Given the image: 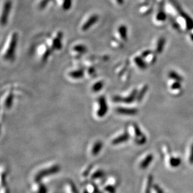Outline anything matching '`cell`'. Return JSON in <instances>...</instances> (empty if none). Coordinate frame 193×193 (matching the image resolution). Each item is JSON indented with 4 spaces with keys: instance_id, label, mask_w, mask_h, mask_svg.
I'll return each instance as SVG.
<instances>
[{
    "instance_id": "7402d4cb",
    "label": "cell",
    "mask_w": 193,
    "mask_h": 193,
    "mask_svg": "<svg viewBox=\"0 0 193 193\" xmlns=\"http://www.w3.org/2000/svg\"><path fill=\"white\" fill-rule=\"evenodd\" d=\"M104 176V172L102 169H98L92 174L91 177L92 179H98L103 177Z\"/></svg>"
},
{
    "instance_id": "cb8c5ba5",
    "label": "cell",
    "mask_w": 193,
    "mask_h": 193,
    "mask_svg": "<svg viewBox=\"0 0 193 193\" xmlns=\"http://www.w3.org/2000/svg\"><path fill=\"white\" fill-rule=\"evenodd\" d=\"M48 192V189L46 186L43 184V183H39L38 186V189L37 193H47Z\"/></svg>"
},
{
    "instance_id": "ba28073f",
    "label": "cell",
    "mask_w": 193,
    "mask_h": 193,
    "mask_svg": "<svg viewBox=\"0 0 193 193\" xmlns=\"http://www.w3.org/2000/svg\"><path fill=\"white\" fill-rule=\"evenodd\" d=\"M99 16L97 15H93L90 16L88 20L83 23L81 27V30L82 31L85 32L89 30L93 25H94L98 21Z\"/></svg>"
},
{
    "instance_id": "484cf974",
    "label": "cell",
    "mask_w": 193,
    "mask_h": 193,
    "mask_svg": "<svg viewBox=\"0 0 193 193\" xmlns=\"http://www.w3.org/2000/svg\"><path fill=\"white\" fill-rule=\"evenodd\" d=\"M104 190L108 193H116V187L112 185H108L104 187Z\"/></svg>"
},
{
    "instance_id": "d4e9b609",
    "label": "cell",
    "mask_w": 193,
    "mask_h": 193,
    "mask_svg": "<svg viewBox=\"0 0 193 193\" xmlns=\"http://www.w3.org/2000/svg\"><path fill=\"white\" fill-rule=\"evenodd\" d=\"M51 1V0H41L39 3V8L41 10L44 9Z\"/></svg>"
},
{
    "instance_id": "5b68a950",
    "label": "cell",
    "mask_w": 193,
    "mask_h": 193,
    "mask_svg": "<svg viewBox=\"0 0 193 193\" xmlns=\"http://www.w3.org/2000/svg\"><path fill=\"white\" fill-rule=\"evenodd\" d=\"M137 96V91L134 90L130 94H129L126 97H121L119 96H115L113 97V100L116 103H131L135 99L136 96Z\"/></svg>"
},
{
    "instance_id": "4fadbf2b",
    "label": "cell",
    "mask_w": 193,
    "mask_h": 193,
    "mask_svg": "<svg viewBox=\"0 0 193 193\" xmlns=\"http://www.w3.org/2000/svg\"><path fill=\"white\" fill-rule=\"evenodd\" d=\"M41 49H42L40 51V53L41 54L42 60L46 61L49 55H51L52 49L48 46H43V48Z\"/></svg>"
},
{
    "instance_id": "ffe728a7",
    "label": "cell",
    "mask_w": 193,
    "mask_h": 193,
    "mask_svg": "<svg viewBox=\"0 0 193 193\" xmlns=\"http://www.w3.org/2000/svg\"><path fill=\"white\" fill-rule=\"evenodd\" d=\"M169 163L172 167H177L181 164V159L178 158L171 157L169 159Z\"/></svg>"
},
{
    "instance_id": "7c38bea8",
    "label": "cell",
    "mask_w": 193,
    "mask_h": 193,
    "mask_svg": "<svg viewBox=\"0 0 193 193\" xmlns=\"http://www.w3.org/2000/svg\"><path fill=\"white\" fill-rule=\"evenodd\" d=\"M103 145L101 141H96L92 147V149H91L92 155L94 156L98 155L99 153L101 152L103 148Z\"/></svg>"
},
{
    "instance_id": "8992f818",
    "label": "cell",
    "mask_w": 193,
    "mask_h": 193,
    "mask_svg": "<svg viewBox=\"0 0 193 193\" xmlns=\"http://www.w3.org/2000/svg\"><path fill=\"white\" fill-rule=\"evenodd\" d=\"M99 109L97 111V115L99 117H104L108 111V106L106 98L103 96H100L98 99Z\"/></svg>"
},
{
    "instance_id": "f1b7e54d",
    "label": "cell",
    "mask_w": 193,
    "mask_h": 193,
    "mask_svg": "<svg viewBox=\"0 0 193 193\" xmlns=\"http://www.w3.org/2000/svg\"><path fill=\"white\" fill-rule=\"evenodd\" d=\"M153 189L154 190V191H156V193H163L162 189L158 185H154L153 186Z\"/></svg>"
},
{
    "instance_id": "ac0fdd59",
    "label": "cell",
    "mask_w": 193,
    "mask_h": 193,
    "mask_svg": "<svg viewBox=\"0 0 193 193\" xmlns=\"http://www.w3.org/2000/svg\"><path fill=\"white\" fill-rule=\"evenodd\" d=\"M104 87V83L102 81H98L96 82L91 87V90L93 92L97 93L100 91Z\"/></svg>"
},
{
    "instance_id": "9c48e42d",
    "label": "cell",
    "mask_w": 193,
    "mask_h": 193,
    "mask_svg": "<svg viewBox=\"0 0 193 193\" xmlns=\"http://www.w3.org/2000/svg\"><path fill=\"white\" fill-rule=\"evenodd\" d=\"M116 112L119 114L127 115V116H133L138 113V111L136 108H129L124 107H117L115 109Z\"/></svg>"
},
{
    "instance_id": "6da1fadb",
    "label": "cell",
    "mask_w": 193,
    "mask_h": 193,
    "mask_svg": "<svg viewBox=\"0 0 193 193\" xmlns=\"http://www.w3.org/2000/svg\"><path fill=\"white\" fill-rule=\"evenodd\" d=\"M18 35L16 32H13L11 34L7 42V45L3 52L2 57L5 60L11 61L15 57V51L18 44Z\"/></svg>"
},
{
    "instance_id": "2e32d148",
    "label": "cell",
    "mask_w": 193,
    "mask_h": 193,
    "mask_svg": "<svg viewBox=\"0 0 193 193\" xmlns=\"http://www.w3.org/2000/svg\"><path fill=\"white\" fill-rule=\"evenodd\" d=\"M73 50L75 53H77L79 54H83L87 51V48L86 46L80 44L75 45L73 47Z\"/></svg>"
},
{
    "instance_id": "7a4b0ae2",
    "label": "cell",
    "mask_w": 193,
    "mask_h": 193,
    "mask_svg": "<svg viewBox=\"0 0 193 193\" xmlns=\"http://www.w3.org/2000/svg\"><path fill=\"white\" fill-rule=\"evenodd\" d=\"M61 170V168L57 164H54L48 168L39 171L34 176V181L39 182L44 177L56 174Z\"/></svg>"
},
{
    "instance_id": "9a60e30c",
    "label": "cell",
    "mask_w": 193,
    "mask_h": 193,
    "mask_svg": "<svg viewBox=\"0 0 193 193\" xmlns=\"http://www.w3.org/2000/svg\"><path fill=\"white\" fill-rule=\"evenodd\" d=\"M153 159V156L152 154H148L141 163L140 164V168L143 169H145V168H146L149 164L150 163L152 162Z\"/></svg>"
},
{
    "instance_id": "83f0119b",
    "label": "cell",
    "mask_w": 193,
    "mask_h": 193,
    "mask_svg": "<svg viewBox=\"0 0 193 193\" xmlns=\"http://www.w3.org/2000/svg\"><path fill=\"white\" fill-rule=\"evenodd\" d=\"M92 168H93V165H90L86 169L85 171L83 172V176H87L91 172V169H92Z\"/></svg>"
},
{
    "instance_id": "44dd1931",
    "label": "cell",
    "mask_w": 193,
    "mask_h": 193,
    "mask_svg": "<svg viewBox=\"0 0 193 193\" xmlns=\"http://www.w3.org/2000/svg\"><path fill=\"white\" fill-rule=\"evenodd\" d=\"M152 182H153V177L151 175H149L147 178L146 184L145 189V193L151 192V187L152 186Z\"/></svg>"
},
{
    "instance_id": "5bb4252c",
    "label": "cell",
    "mask_w": 193,
    "mask_h": 193,
    "mask_svg": "<svg viewBox=\"0 0 193 193\" xmlns=\"http://www.w3.org/2000/svg\"><path fill=\"white\" fill-rule=\"evenodd\" d=\"M117 33L119 36L121 38V39L126 41L127 39V28L124 25H121L117 28Z\"/></svg>"
},
{
    "instance_id": "52a82bcc",
    "label": "cell",
    "mask_w": 193,
    "mask_h": 193,
    "mask_svg": "<svg viewBox=\"0 0 193 193\" xmlns=\"http://www.w3.org/2000/svg\"><path fill=\"white\" fill-rule=\"evenodd\" d=\"M133 128L135 133V142L138 145H143L146 141V137L143 135L142 131L138 127V126L136 124H133Z\"/></svg>"
},
{
    "instance_id": "3957f363",
    "label": "cell",
    "mask_w": 193,
    "mask_h": 193,
    "mask_svg": "<svg viewBox=\"0 0 193 193\" xmlns=\"http://www.w3.org/2000/svg\"><path fill=\"white\" fill-rule=\"evenodd\" d=\"M62 33L57 31L55 35L49 39V46L52 50H61L62 48Z\"/></svg>"
},
{
    "instance_id": "603a6c76",
    "label": "cell",
    "mask_w": 193,
    "mask_h": 193,
    "mask_svg": "<svg viewBox=\"0 0 193 193\" xmlns=\"http://www.w3.org/2000/svg\"><path fill=\"white\" fill-rule=\"evenodd\" d=\"M147 91V87L146 86H144L141 90L140 91V92L137 94V100L140 102L142 100V99L143 98L144 96H145V94L146 93Z\"/></svg>"
},
{
    "instance_id": "30bf717a",
    "label": "cell",
    "mask_w": 193,
    "mask_h": 193,
    "mask_svg": "<svg viewBox=\"0 0 193 193\" xmlns=\"http://www.w3.org/2000/svg\"><path fill=\"white\" fill-rule=\"evenodd\" d=\"M129 139H130V135L127 132H124L122 135L113 139L111 141V143L113 145H117L127 141Z\"/></svg>"
},
{
    "instance_id": "4316f807",
    "label": "cell",
    "mask_w": 193,
    "mask_h": 193,
    "mask_svg": "<svg viewBox=\"0 0 193 193\" xmlns=\"http://www.w3.org/2000/svg\"><path fill=\"white\" fill-rule=\"evenodd\" d=\"M189 162L191 164H193V145L191 146V151H190V154H189Z\"/></svg>"
},
{
    "instance_id": "d6986e66",
    "label": "cell",
    "mask_w": 193,
    "mask_h": 193,
    "mask_svg": "<svg viewBox=\"0 0 193 193\" xmlns=\"http://www.w3.org/2000/svg\"><path fill=\"white\" fill-rule=\"evenodd\" d=\"M73 0H62L61 8L64 11H68L72 7Z\"/></svg>"
},
{
    "instance_id": "f546056e",
    "label": "cell",
    "mask_w": 193,
    "mask_h": 193,
    "mask_svg": "<svg viewBox=\"0 0 193 193\" xmlns=\"http://www.w3.org/2000/svg\"><path fill=\"white\" fill-rule=\"evenodd\" d=\"M118 5H122L124 3V0H114Z\"/></svg>"
},
{
    "instance_id": "8fae6325",
    "label": "cell",
    "mask_w": 193,
    "mask_h": 193,
    "mask_svg": "<svg viewBox=\"0 0 193 193\" xmlns=\"http://www.w3.org/2000/svg\"><path fill=\"white\" fill-rule=\"evenodd\" d=\"M85 75L84 70L81 69L73 70L69 73V76L70 78L74 79V80H80Z\"/></svg>"
},
{
    "instance_id": "1f68e13d",
    "label": "cell",
    "mask_w": 193,
    "mask_h": 193,
    "mask_svg": "<svg viewBox=\"0 0 193 193\" xmlns=\"http://www.w3.org/2000/svg\"><path fill=\"white\" fill-rule=\"evenodd\" d=\"M84 193H90L87 190H85V191H84Z\"/></svg>"
},
{
    "instance_id": "4dcf8cb0",
    "label": "cell",
    "mask_w": 193,
    "mask_h": 193,
    "mask_svg": "<svg viewBox=\"0 0 193 193\" xmlns=\"http://www.w3.org/2000/svg\"><path fill=\"white\" fill-rule=\"evenodd\" d=\"M94 68L90 67V68L88 69V73H89L90 75H92L93 73H94Z\"/></svg>"
},
{
    "instance_id": "e0dca14e",
    "label": "cell",
    "mask_w": 193,
    "mask_h": 193,
    "mask_svg": "<svg viewBox=\"0 0 193 193\" xmlns=\"http://www.w3.org/2000/svg\"><path fill=\"white\" fill-rule=\"evenodd\" d=\"M13 98H14V95L11 92L9 93V94L7 96L5 101V106L7 108L9 109L11 108L12 105H13Z\"/></svg>"
},
{
    "instance_id": "277c9868",
    "label": "cell",
    "mask_w": 193,
    "mask_h": 193,
    "mask_svg": "<svg viewBox=\"0 0 193 193\" xmlns=\"http://www.w3.org/2000/svg\"><path fill=\"white\" fill-rule=\"evenodd\" d=\"M11 8H12V2L11 0H7L3 4L1 16V23L2 25L3 26L6 25L8 22L9 15L11 12Z\"/></svg>"
}]
</instances>
